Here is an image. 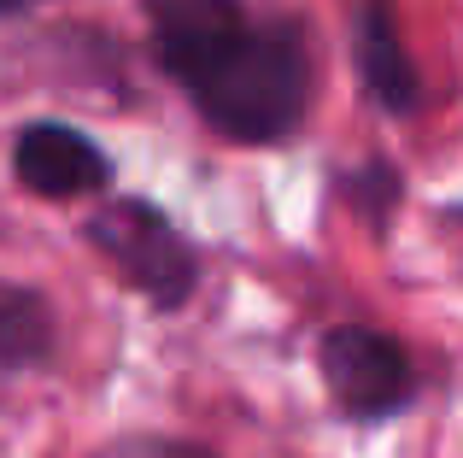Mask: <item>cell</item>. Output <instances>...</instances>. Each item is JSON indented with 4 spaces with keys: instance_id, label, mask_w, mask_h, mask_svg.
Returning <instances> with one entry per match:
<instances>
[{
    "instance_id": "obj_9",
    "label": "cell",
    "mask_w": 463,
    "mask_h": 458,
    "mask_svg": "<svg viewBox=\"0 0 463 458\" xmlns=\"http://www.w3.org/2000/svg\"><path fill=\"white\" fill-rule=\"evenodd\" d=\"M94 458H217L205 447H194V441H165V435H129V441H112L106 453Z\"/></svg>"
},
{
    "instance_id": "obj_6",
    "label": "cell",
    "mask_w": 463,
    "mask_h": 458,
    "mask_svg": "<svg viewBox=\"0 0 463 458\" xmlns=\"http://www.w3.org/2000/svg\"><path fill=\"white\" fill-rule=\"evenodd\" d=\"M352 59H358V82L370 94V106L405 118L422 106V77L411 65L405 42H399L393 24V0H358V18H352Z\"/></svg>"
},
{
    "instance_id": "obj_4",
    "label": "cell",
    "mask_w": 463,
    "mask_h": 458,
    "mask_svg": "<svg viewBox=\"0 0 463 458\" xmlns=\"http://www.w3.org/2000/svg\"><path fill=\"white\" fill-rule=\"evenodd\" d=\"M141 12H147L153 59L176 82H188L200 65H212L252 24L247 0H141Z\"/></svg>"
},
{
    "instance_id": "obj_5",
    "label": "cell",
    "mask_w": 463,
    "mask_h": 458,
    "mask_svg": "<svg viewBox=\"0 0 463 458\" xmlns=\"http://www.w3.org/2000/svg\"><path fill=\"white\" fill-rule=\"evenodd\" d=\"M12 171L42 200L100 195V188L112 183V159L71 124H24L18 141H12Z\"/></svg>"
},
{
    "instance_id": "obj_8",
    "label": "cell",
    "mask_w": 463,
    "mask_h": 458,
    "mask_svg": "<svg viewBox=\"0 0 463 458\" xmlns=\"http://www.w3.org/2000/svg\"><path fill=\"white\" fill-rule=\"evenodd\" d=\"M340 200H346V206L358 212L370 229H382L387 212L399 206V171H393L387 159H364L358 171L340 177Z\"/></svg>"
},
{
    "instance_id": "obj_2",
    "label": "cell",
    "mask_w": 463,
    "mask_h": 458,
    "mask_svg": "<svg viewBox=\"0 0 463 458\" xmlns=\"http://www.w3.org/2000/svg\"><path fill=\"white\" fill-rule=\"evenodd\" d=\"M89 247L124 276V288H136L147 306L158 311H176L194 300L200 288V259L194 247L182 241V229L153 206V200L136 195H118L106 206H94V218L82 224Z\"/></svg>"
},
{
    "instance_id": "obj_7",
    "label": "cell",
    "mask_w": 463,
    "mask_h": 458,
    "mask_svg": "<svg viewBox=\"0 0 463 458\" xmlns=\"http://www.w3.org/2000/svg\"><path fill=\"white\" fill-rule=\"evenodd\" d=\"M53 353V311L42 306V294L0 282V370L42 365Z\"/></svg>"
},
{
    "instance_id": "obj_3",
    "label": "cell",
    "mask_w": 463,
    "mask_h": 458,
    "mask_svg": "<svg viewBox=\"0 0 463 458\" xmlns=\"http://www.w3.org/2000/svg\"><path fill=\"white\" fill-rule=\"evenodd\" d=\"M317 370H323L328 400L358 424L393 417L417 394V370H411L405 347L387 329H370V323H335L317 341Z\"/></svg>"
},
{
    "instance_id": "obj_1",
    "label": "cell",
    "mask_w": 463,
    "mask_h": 458,
    "mask_svg": "<svg viewBox=\"0 0 463 458\" xmlns=\"http://www.w3.org/2000/svg\"><path fill=\"white\" fill-rule=\"evenodd\" d=\"M182 94L194 112L241 148H276L306 124L311 47L299 18H252L212 65H200Z\"/></svg>"
},
{
    "instance_id": "obj_10",
    "label": "cell",
    "mask_w": 463,
    "mask_h": 458,
    "mask_svg": "<svg viewBox=\"0 0 463 458\" xmlns=\"http://www.w3.org/2000/svg\"><path fill=\"white\" fill-rule=\"evenodd\" d=\"M30 6H42V0H0V12H30Z\"/></svg>"
}]
</instances>
